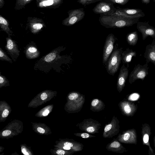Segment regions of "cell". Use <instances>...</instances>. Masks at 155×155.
Here are the masks:
<instances>
[{"label":"cell","mask_w":155,"mask_h":155,"mask_svg":"<svg viewBox=\"0 0 155 155\" xmlns=\"http://www.w3.org/2000/svg\"><path fill=\"white\" fill-rule=\"evenodd\" d=\"M24 48V53L26 58L28 59H35L38 58L40 55V51L33 41H31Z\"/></svg>","instance_id":"cell-15"},{"label":"cell","mask_w":155,"mask_h":155,"mask_svg":"<svg viewBox=\"0 0 155 155\" xmlns=\"http://www.w3.org/2000/svg\"><path fill=\"white\" fill-rule=\"evenodd\" d=\"M6 39V44L5 46V48L7 53L15 62L19 56L20 51L16 41L12 39L11 36L8 35Z\"/></svg>","instance_id":"cell-10"},{"label":"cell","mask_w":155,"mask_h":155,"mask_svg":"<svg viewBox=\"0 0 155 155\" xmlns=\"http://www.w3.org/2000/svg\"><path fill=\"white\" fill-rule=\"evenodd\" d=\"M114 126L112 122L106 125L104 129V133H107L110 131L111 129H114Z\"/></svg>","instance_id":"cell-28"},{"label":"cell","mask_w":155,"mask_h":155,"mask_svg":"<svg viewBox=\"0 0 155 155\" xmlns=\"http://www.w3.org/2000/svg\"><path fill=\"white\" fill-rule=\"evenodd\" d=\"M100 101L98 99H94L93 100L91 103V105L93 107H96V106L98 104L100 103Z\"/></svg>","instance_id":"cell-32"},{"label":"cell","mask_w":155,"mask_h":155,"mask_svg":"<svg viewBox=\"0 0 155 155\" xmlns=\"http://www.w3.org/2000/svg\"><path fill=\"white\" fill-rule=\"evenodd\" d=\"M116 12L114 14L130 18H140L145 16V14L139 8H121L117 7Z\"/></svg>","instance_id":"cell-8"},{"label":"cell","mask_w":155,"mask_h":155,"mask_svg":"<svg viewBox=\"0 0 155 155\" xmlns=\"http://www.w3.org/2000/svg\"><path fill=\"white\" fill-rule=\"evenodd\" d=\"M68 17L64 19L62 24L70 26L77 23L84 17L85 12L83 8L71 10L68 12Z\"/></svg>","instance_id":"cell-6"},{"label":"cell","mask_w":155,"mask_h":155,"mask_svg":"<svg viewBox=\"0 0 155 155\" xmlns=\"http://www.w3.org/2000/svg\"><path fill=\"white\" fill-rule=\"evenodd\" d=\"M65 48L63 46L58 47L43 56L35 63L34 70L46 73L52 69L56 72H60L61 66L65 62L66 57L60 55V53Z\"/></svg>","instance_id":"cell-1"},{"label":"cell","mask_w":155,"mask_h":155,"mask_svg":"<svg viewBox=\"0 0 155 155\" xmlns=\"http://www.w3.org/2000/svg\"><path fill=\"white\" fill-rule=\"evenodd\" d=\"M27 25L31 32L34 34L39 33L45 26L43 21L36 17H28Z\"/></svg>","instance_id":"cell-12"},{"label":"cell","mask_w":155,"mask_h":155,"mask_svg":"<svg viewBox=\"0 0 155 155\" xmlns=\"http://www.w3.org/2000/svg\"><path fill=\"white\" fill-rule=\"evenodd\" d=\"M153 142L154 147H155V135L153 137Z\"/></svg>","instance_id":"cell-43"},{"label":"cell","mask_w":155,"mask_h":155,"mask_svg":"<svg viewBox=\"0 0 155 155\" xmlns=\"http://www.w3.org/2000/svg\"><path fill=\"white\" fill-rule=\"evenodd\" d=\"M137 24V28L141 33L143 40H145L149 36L155 39V28L150 25L148 21H139Z\"/></svg>","instance_id":"cell-9"},{"label":"cell","mask_w":155,"mask_h":155,"mask_svg":"<svg viewBox=\"0 0 155 155\" xmlns=\"http://www.w3.org/2000/svg\"><path fill=\"white\" fill-rule=\"evenodd\" d=\"M5 2L4 0H0V8L2 7L4 4Z\"/></svg>","instance_id":"cell-41"},{"label":"cell","mask_w":155,"mask_h":155,"mask_svg":"<svg viewBox=\"0 0 155 155\" xmlns=\"http://www.w3.org/2000/svg\"><path fill=\"white\" fill-rule=\"evenodd\" d=\"M71 147L67 146H64L63 147V149L65 150H70L71 149Z\"/></svg>","instance_id":"cell-42"},{"label":"cell","mask_w":155,"mask_h":155,"mask_svg":"<svg viewBox=\"0 0 155 155\" xmlns=\"http://www.w3.org/2000/svg\"><path fill=\"white\" fill-rule=\"evenodd\" d=\"M153 2H155V0H153Z\"/></svg>","instance_id":"cell-45"},{"label":"cell","mask_w":155,"mask_h":155,"mask_svg":"<svg viewBox=\"0 0 155 155\" xmlns=\"http://www.w3.org/2000/svg\"><path fill=\"white\" fill-rule=\"evenodd\" d=\"M143 56L147 63L151 62L155 65V39L151 44L146 46Z\"/></svg>","instance_id":"cell-17"},{"label":"cell","mask_w":155,"mask_h":155,"mask_svg":"<svg viewBox=\"0 0 155 155\" xmlns=\"http://www.w3.org/2000/svg\"><path fill=\"white\" fill-rule=\"evenodd\" d=\"M45 0H39V2L43 1H45Z\"/></svg>","instance_id":"cell-44"},{"label":"cell","mask_w":155,"mask_h":155,"mask_svg":"<svg viewBox=\"0 0 155 155\" xmlns=\"http://www.w3.org/2000/svg\"><path fill=\"white\" fill-rule=\"evenodd\" d=\"M56 153L58 155H63L65 154V152L64 150H59L56 151Z\"/></svg>","instance_id":"cell-36"},{"label":"cell","mask_w":155,"mask_h":155,"mask_svg":"<svg viewBox=\"0 0 155 155\" xmlns=\"http://www.w3.org/2000/svg\"><path fill=\"white\" fill-rule=\"evenodd\" d=\"M136 55L137 53L136 51L127 48L125 51L122 52L121 60L123 64H126L127 67L128 68L132 57H136Z\"/></svg>","instance_id":"cell-18"},{"label":"cell","mask_w":155,"mask_h":155,"mask_svg":"<svg viewBox=\"0 0 155 155\" xmlns=\"http://www.w3.org/2000/svg\"><path fill=\"white\" fill-rule=\"evenodd\" d=\"M114 4L109 0H103L99 2L92 10L94 13L100 15H112L116 12L117 10Z\"/></svg>","instance_id":"cell-4"},{"label":"cell","mask_w":155,"mask_h":155,"mask_svg":"<svg viewBox=\"0 0 155 155\" xmlns=\"http://www.w3.org/2000/svg\"><path fill=\"white\" fill-rule=\"evenodd\" d=\"M0 60L5 61L10 63H12V60L9 58L6 54L1 48H0Z\"/></svg>","instance_id":"cell-24"},{"label":"cell","mask_w":155,"mask_h":155,"mask_svg":"<svg viewBox=\"0 0 155 155\" xmlns=\"http://www.w3.org/2000/svg\"><path fill=\"white\" fill-rule=\"evenodd\" d=\"M21 151L25 155H29V153L26 151L25 148H22L21 150Z\"/></svg>","instance_id":"cell-40"},{"label":"cell","mask_w":155,"mask_h":155,"mask_svg":"<svg viewBox=\"0 0 155 155\" xmlns=\"http://www.w3.org/2000/svg\"><path fill=\"white\" fill-rule=\"evenodd\" d=\"M79 95L78 93L77 92H72L69 94L68 97L70 100H73L78 98Z\"/></svg>","instance_id":"cell-29"},{"label":"cell","mask_w":155,"mask_h":155,"mask_svg":"<svg viewBox=\"0 0 155 155\" xmlns=\"http://www.w3.org/2000/svg\"><path fill=\"white\" fill-rule=\"evenodd\" d=\"M141 128V134L143 144L148 146V153L149 155H155L154 150L150 144V138L151 134L150 126L148 124L144 123L142 124Z\"/></svg>","instance_id":"cell-11"},{"label":"cell","mask_w":155,"mask_h":155,"mask_svg":"<svg viewBox=\"0 0 155 155\" xmlns=\"http://www.w3.org/2000/svg\"><path fill=\"white\" fill-rule=\"evenodd\" d=\"M140 97L139 94L136 93H134L130 94L129 97V100L131 101H135L137 100Z\"/></svg>","instance_id":"cell-30"},{"label":"cell","mask_w":155,"mask_h":155,"mask_svg":"<svg viewBox=\"0 0 155 155\" xmlns=\"http://www.w3.org/2000/svg\"><path fill=\"white\" fill-rule=\"evenodd\" d=\"M139 18H130L113 15H100L99 21L101 25L107 28H122L131 26L139 21Z\"/></svg>","instance_id":"cell-2"},{"label":"cell","mask_w":155,"mask_h":155,"mask_svg":"<svg viewBox=\"0 0 155 155\" xmlns=\"http://www.w3.org/2000/svg\"><path fill=\"white\" fill-rule=\"evenodd\" d=\"M102 0H78L77 2L85 7L87 5L97 2H99Z\"/></svg>","instance_id":"cell-25"},{"label":"cell","mask_w":155,"mask_h":155,"mask_svg":"<svg viewBox=\"0 0 155 155\" xmlns=\"http://www.w3.org/2000/svg\"><path fill=\"white\" fill-rule=\"evenodd\" d=\"M75 135L77 136L79 135L78 136H80L83 138H87L92 136V135H90L89 134L87 133L77 134H75Z\"/></svg>","instance_id":"cell-31"},{"label":"cell","mask_w":155,"mask_h":155,"mask_svg":"<svg viewBox=\"0 0 155 155\" xmlns=\"http://www.w3.org/2000/svg\"><path fill=\"white\" fill-rule=\"evenodd\" d=\"M37 131L41 133H44L45 132V130L43 128L38 127L37 129Z\"/></svg>","instance_id":"cell-37"},{"label":"cell","mask_w":155,"mask_h":155,"mask_svg":"<svg viewBox=\"0 0 155 155\" xmlns=\"http://www.w3.org/2000/svg\"><path fill=\"white\" fill-rule=\"evenodd\" d=\"M116 38L112 33L109 34L106 38L103 48L102 62L106 65L110 56L113 50Z\"/></svg>","instance_id":"cell-7"},{"label":"cell","mask_w":155,"mask_h":155,"mask_svg":"<svg viewBox=\"0 0 155 155\" xmlns=\"http://www.w3.org/2000/svg\"><path fill=\"white\" fill-rule=\"evenodd\" d=\"M141 2L142 3L144 4H149L150 2V0H141Z\"/></svg>","instance_id":"cell-38"},{"label":"cell","mask_w":155,"mask_h":155,"mask_svg":"<svg viewBox=\"0 0 155 155\" xmlns=\"http://www.w3.org/2000/svg\"><path fill=\"white\" fill-rule=\"evenodd\" d=\"M9 81L4 76L1 74L0 72V85L1 86L5 85L6 84H9Z\"/></svg>","instance_id":"cell-26"},{"label":"cell","mask_w":155,"mask_h":155,"mask_svg":"<svg viewBox=\"0 0 155 155\" xmlns=\"http://www.w3.org/2000/svg\"><path fill=\"white\" fill-rule=\"evenodd\" d=\"M128 73V68L123 64L120 69L117 81V88L119 92L122 91L125 86Z\"/></svg>","instance_id":"cell-14"},{"label":"cell","mask_w":155,"mask_h":155,"mask_svg":"<svg viewBox=\"0 0 155 155\" xmlns=\"http://www.w3.org/2000/svg\"><path fill=\"white\" fill-rule=\"evenodd\" d=\"M11 133V132L9 130H6L4 131L2 133V135L3 136H8Z\"/></svg>","instance_id":"cell-33"},{"label":"cell","mask_w":155,"mask_h":155,"mask_svg":"<svg viewBox=\"0 0 155 155\" xmlns=\"http://www.w3.org/2000/svg\"><path fill=\"white\" fill-rule=\"evenodd\" d=\"M8 110L7 109H5L2 114V116L3 117H5L8 116Z\"/></svg>","instance_id":"cell-34"},{"label":"cell","mask_w":155,"mask_h":155,"mask_svg":"<svg viewBox=\"0 0 155 155\" xmlns=\"http://www.w3.org/2000/svg\"><path fill=\"white\" fill-rule=\"evenodd\" d=\"M32 0H17L15 9L16 10L22 9Z\"/></svg>","instance_id":"cell-23"},{"label":"cell","mask_w":155,"mask_h":155,"mask_svg":"<svg viewBox=\"0 0 155 155\" xmlns=\"http://www.w3.org/2000/svg\"><path fill=\"white\" fill-rule=\"evenodd\" d=\"M110 147L114 150L116 149L120 153H123L126 151V149L122 145L117 141H114L111 143L110 145Z\"/></svg>","instance_id":"cell-22"},{"label":"cell","mask_w":155,"mask_h":155,"mask_svg":"<svg viewBox=\"0 0 155 155\" xmlns=\"http://www.w3.org/2000/svg\"><path fill=\"white\" fill-rule=\"evenodd\" d=\"M122 49L121 48L114 49L109 57L106 65L107 72L109 74L113 76L117 71L121 61Z\"/></svg>","instance_id":"cell-3"},{"label":"cell","mask_w":155,"mask_h":155,"mask_svg":"<svg viewBox=\"0 0 155 155\" xmlns=\"http://www.w3.org/2000/svg\"><path fill=\"white\" fill-rule=\"evenodd\" d=\"M118 140L124 143L136 144L137 143V135L134 129L128 130L119 136Z\"/></svg>","instance_id":"cell-13"},{"label":"cell","mask_w":155,"mask_h":155,"mask_svg":"<svg viewBox=\"0 0 155 155\" xmlns=\"http://www.w3.org/2000/svg\"><path fill=\"white\" fill-rule=\"evenodd\" d=\"M48 96L45 92L43 93L41 95V98L42 100H45L47 99Z\"/></svg>","instance_id":"cell-35"},{"label":"cell","mask_w":155,"mask_h":155,"mask_svg":"<svg viewBox=\"0 0 155 155\" xmlns=\"http://www.w3.org/2000/svg\"><path fill=\"white\" fill-rule=\"evenodd\" d=\"M149 68L148 63L147 62L143 65L140 64L136 65L130 74L129 83L132 84L137 80H143L148 74Z\"/></svg>","instance_id":"cell-5"},{"label":"cell","mask_w":155,"mask_h":155,"mask_svg":"<svg viewBox=\"0 0 155 155\" xmlns=\"http://www.w3.org/2000/svg\"><path fill=\"white\" fill-rule=\"evenodd\" d=\"M63 2V0H47L39 2L37 3V5L40 8L58 7Z\"/></svg>","instance_id":"cell-19"},{"label":"cell","mask_w":155,"mask_h":155,"mask_svg":"<svg viewBox=\"0 0 155 155\" xmlns=\"http://www.w3.org/2000/svg\"><path fill=\"white\" fill-rule=\"evenodd\" d=\"M120 107L124 115L127 116H132L136 112L137 105L132 102L125 101L121 103Z\"/></svg>","instance_id":"cell-16"},{"label":"cell","mask_w":155,"mask_h":155,"mask_svg":"<svg viewBox=\"0 0 155 155\" xmlns=\"http://www.w3.org/2000/svg\"><path fill=\"white\" fill-rule=\"evenodd\" d=\"M49 113V111L48 110H46L43 113V115L44 116L48 115Z\"/></svg>","instance_id":"cell-39"},{"label":"cell","mask_w":155,"mask_h":155,"mask_svg":"<svg viewBox=\"0 0 155 155\" xmlns=\"http://www.w3.org/2000/svg\"><path fill=\"white\" fill-rule=\"evenodd\" d=\"M8 21L1 15H0V26L2 30L5 31L8 35H13L12 31L9 27Z\"/></svg>","instance_id":"cell-20"},{"label":"cell","mask_w":155,"mask_h":155,"mask_svg":"<svg viewBox=\"0 0 155 155\" xmlns=\"http://www.w3.org/2000/svg\"><path fill=\"white\" fill-rule=\"evenodd\" d=\"M126 39L129 45L133 46L135 45L138 39L137 32L134 31L128 33L127 35Z\"/></svg>","instance_id":"cell-21"},{"label":"cell","mask_w":155,"mask_h":155,"mask_svg":"<svg viewBox=\"0 0 155 155\" xmlns=\"http://www.w3.org/2000/svg\"><path fill=\"white\" fill-rule=\"evenodd\" d=\"M114 4H118L120 5H124L127 4L130 0H109Z\"/></svg>","instance_id":"cell-27"}]
</instances>
